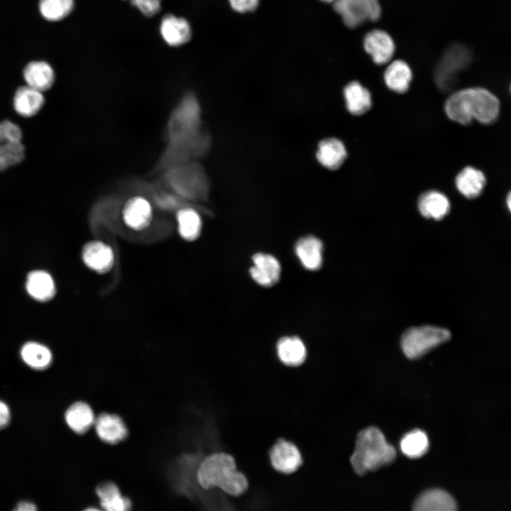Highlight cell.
<instances>
[{
  "label": "cell",
  "instance_id": "6da1fadb",
  "mask_svg": "<svg viewBox=\"0 0 511 511\" xmlns=\"http://www.w3.org/2000/svg\"><path fill=\"white\" fill-rule=\"evenodd\" d=\"M195 479L205 490L219 488L224 494L235 498L243 495L249 487L248 479L238 468L233 456L224 451L205 456L197 467Z\"/></svg>",
  "mask_w": 511,
  "mask_h": 511
},
{
  "label": "cell",
  "instance_id": "7a4b0ae2",
  "mask_svg": "<svg viewBox=\"0 0 511 511\" xmlns=\"http://www.w3.org/2000/svg\"><path fill=\"white\" fill-rule=\"evenodd\" d=\"M500 104L497 97L483 88H468L450 96L445 104L449 119L468 124L473 119L480 123H491L498 117Z\"/></svg>",
  "mask_w": 511,
  "mask_h": 511
},
{
  "label": "cell",
  "instance_id": "3957f363",
  "mask_svg": "<svg viewBox=\"0 0 511 511\" xmlns=\"http://www.w3.org/2000/svg\"><path fill=\"white\" fill-rule=\"evenodd\" d=\"M395 457V448L387 442L381 431L369 427L358 433L348 461L357 475L363 476L392 463Z\"/></svg>",
  "mask_w": 511,
  "mask_h": 511
},
{
  "label": "cell",
  "instance_id": "277c9868",
  "mask_svg": "<svg viewBox=\"0 0 511 511\" xmlns=\"http://www.w3.org/2000/svg\"><path fill=\"white\" fill-rule=\"evenodd\" d=\"M450 336L448 330L437 326L413 327L407 330L402 335L401 346L408 358L415 359L446 341Z\"/></svg>",
  "mask_w": 511,
  "mask_h": 511
},
{
  "label": "cell",
  "instance_id": "5b68a950",
  "mask_svg": "<svg viewBox=\"0 0 511 511\" xmlns=\"http://www.w3.org/2000/svg\"><path fill=\"white\" fill-rule=\"evenodd\" d=\"M471 51L463 45L450 46L439 61L434 79L437 86L442 90H449L456 84L458 75L471 63Z\"/></svg>",
  "mask_w": 511,
  "mask_h": 511
},
{
  "label": "cell",
  "instance_id": "8992f818",
  "mask_svg": "<svg viewBox=\"0 0 511 511\" xmlns=\"http://www.w3.org/2000/svg\"><path fill=\"white\" fill-rule=\"evenodd\" d=\"M19 126L10 120L0 121V172L24 159L25 148Z\"/></svg>",
  "mask_w": 511,
  "mask_h": 511
},
{
  "label": "cell",
  "instance_id": "52a82bcc",
  "mask_svg": "<svg viewBox=\"0 0 511 511\" xmlns=\"http://www.w3.org/2000/svg\"><path fill=\"white\" fill-rule=\"evenodd\" d=\"M334 8L345 25L351 28L375 21L381 16L378 0H336Z\"/></svg>",
  "mask_w": 511,
  "mask_h": 511
},
{
  "label": "cell",
  "instance_id": "ba28073f",
  "mask_svg": "<svg viewBox=\"0 0 511 511\" xmlns=\"http://www.w3.org/2000/svg\"><path fill=\"white\" fill-rule=\"evenodd\" d=\"M268 455L272 468L281 474H292L303 463V457L299 447L292 441L282 437L275 441Z\"/></svg>",
  "mask_w": 511,
  "mask_h": 511
},
{
  "label": "cell",
  "instance_id": "9c48e42d",
  "mask_svg": "<svg viewBox=\"0 0 511 511\" xmlns=\"http://www.w3.org/2000/svg\"><path fill=\"white\" fill-rule=\"evenodd\" d=\"M82 258L89 268L101 274L109 273L115 263L112 248L99 240L91 241L84 245Z\"/></svg>",
  "mask_w": 511,
  "mask_h": 511
},
{
  "label": "cell",
  "instance_id": "30bf717a",
  "mask_svg": "<svg viewBox=\"0 0 511 511\" xmlns=\"http://www.w3.org/2000/svg\"><path fill=\"white\" fill-rule=\"evenodd\" d=\"M96 434L103 442L115 445L125 440L128 429L122 417L114 412H101L95 417Z\"/></svg>",
  "mask_w": 511,
  "mask_h": 511
},
{
  "label": "cell",
  "instance_id": "8fae6325",
  "mask_svg": "<svg viewBox=\"0 0 511 511\" xmlns=\"http://www.w3.org/2000/svg\"><path fill=\"white\" fill-rule=\"evenodd\" d=\"M121 213L126 226L133 231L144 230L153 219L151 204L141 196L128 199L123 204Z\"/></svg>",
  "mask_w": 511,
  "mask_h": 511
},
{
  "label": "cell",
  "instance_id": "7c38bea8",
  "mask_svg": "<svg viewBox=\"0 0 511 511\" xmlns=\"http://www.w3.org/2000/svg\"><path fill=\"white\" fill-rule=\"evenodd\" d=\"M366 51L378 65L388 63L395 53V43L391 36L384 31L373 30L368 33L363 40Z\"/></svg>",
  "mask_w": 511,
  "mask_h": 511
},
{
  "label": "cell",
  "instance_id": "4fadbf2b",
  "mask_svg": "<svg viewBox=\"0 0 511 511\" xmlns=\"http://www.w3.org/2000/svg\"><path fill=\"white\" fill-rule=\"evenodd\" d=\"M253 265L250 269L252 278L259 285L270 287L280 278V265L272 255L258 253L253 256Z\"/></svg>",
  "mask_w": 511,
  "mask_h": 511
},
{
  "label": "cell",
  "instance_id": "5bb4252c",
  "mask_svg": "<svg viewBox=\"0 0 511 511\" xmlns=\"http://www.w3.org/2000/svg\"><path fill=\"white\" fill-rule=\"evenodd\" d=\"M276 353L280 363L288 368L301 366L307 356L304 344L297 336H285L279 339Z\"/></svg>",
  "mask_w": 511,
  "mask_h": 511
},
{
  "label": "cell",
  "instance_id": "9a60e30c",
  "mask_svg": "<svg viewBox=\"0 0 511 511\" xmlns=\"http://www.w3.org/2000/svg\"><path fill=\"white\" fill-rule=\"evenodd\" d=\"M346 156V147L338 138H326L318 144L316 152L317 160L328 170H338L344 163Z\"/></svg>",
  "mask_w": 511,
  "mask_h": 511
},
{
  "label": "cell",
  "instance_id": "2e32d148",
  "mask_svg": "<svg viewBox=\"0 0 511 511\" xmlns=\"http://www.w3.org/2000/svg\"><path fill=\"white\" fill-rule=\"evenodd\" d=\"M96 493L101 508L106 511H128L132 507L131 498L124 495L112 481L99 483L96 488Z\"/></svg>",
  "mask_w": 511,
  "mask_h": 511
},
{
  "label": "cell",
  "instance_id": "e0dca14e",
  "mask_svg": "<svg viewBox=\"0 0 511 511\" xmlns=\"http://www.w3.org/2000/svg\"><path fill=\"white\" fill-rule=\"evenodd\" d=\"M160 33L171 46H179L190 40L192 32L189 23L183 18L169 14L163 18Z\"/></svg>",
  "mask_w": 511,
  "mask_h": 511
},
{
  "label": "cell",
  "instance_id": "ac0fdd59",
  "mask_svg": "<svg viewBox=\"0 0 511 511\" xmlns=\"http://www.w3.org/2000/svg\"><path fill=\"white\" fill-rule=\"evenodd\" d=\"M26 288L30 296L40 302L51 300L56 292L52 276L42 270H33L28 274Z\"/></svg>",
  "mask_w": 511,
  "mask_h": 511
},
{
  "label": "cell",
  "instance_id": "d6986e66",
  "mask_svg": "<svg viewBox=\"0 0 511 511\" xmlns=\"http://www.w3.org/2000/svg\"><path fill=\"white\" fill-rule=\"evenodd\" d=\"M45 103L41 92L29 86L19 87L14 96L13 106L16 112L23 117H31L39 112Z\"/></svg>",
  "mask_w": 511,
  "mask_h": 511
},
{
  "label": "cell",
  "instance_id": "ffe728a7",
  "mask_svg": "<svg viewBox=\"0 0 511 511\" xmlns=\"http://www.w3.org/2000/svg\"><path fill=\"white\" fill-rule=\"evenodd\" d=\"M323 246L313 236L301 238L296 243L295 253L302 265L309 270H317L322 265Z\"/></svg>",
  "mask_w": 511,
  "mask_h": 511
},
{
  "label": "cell",
  "instance_id": "44dd1931",
  "mask_svg": "<svg viewBox=\"0 0 511 511\" xmlns=\"http://www.w3.org/2000/svg\"><path fill=\"white\" fill-rule=\"evenodd\" d=\"M413 510L417 511H454L456 510L454 499L446 491L432 489L422 493L415 501Z\"/></svg>",
  "mask_w": 511,
  "mask_h": 511
},
{
  "label": "cell",
  "instance_id": "7402d4cb",
  "mask_svg": "<svg viewBox=\"0 0 511 511\" xmlns=\"http://www.w3.org/2000/svg\"><path fill=\"white\" fill-rule=\"evenodd\" d=\"M23 77L28 86L43 92L53 86L55 74L48 63L34 61L28 63L25 67Z\"/></svg>",
  "mask_w": 511,
  "mask_h": 511
},
{
  "label": "cell",
  "instance_id": "603a6c76",
  "mask_svg": "<svg viewBox=\"0 0 511 511\" xmlns=\"http://www.w3.org/2000/svg\"><path fill=\"white\" fill-rule=\"evenodd\" d=\"M95 417L90 405L82 401L71 405L65 414L69 427L79 434L87 432L94 425Z\"/></svg>",
  "mask_w": 511,
  "mask_h": 511
},
{
  "label": "cell",
  "instance_id": "cb8c5ba5",
  "mask_svg": "<svg viewBox=\"0 0 511 511\" xmlns=\"http://www.w3.org/2000/svg\"><path fill=\"white\" fill-rule=\"evenodd\" d=\"M344 97L348 111L354 115L365 114L372 104L369 91L357 81L351 82L345 87Z\"/></svg>",
  "mask_w": 511,
  "mask_h": 511
},
{
  "label": "cell",
  "instance_id": "d4e9b609",
  "mask_svg": "<svg viewBox=\"0 0 511 511\" xmlns=\"http://www.w3.org/2000/svg\"><path fill=\"white\" fill-rule=\"evenodd\" d=\"M412 78V73L410 66L401 60L392 62L384 72V80L387 87L398 93L407 91Z\"/></svg>",
  "mask_w": 511,
  "mask_h": 511
},
{
  "label": "cell",
  "instance_id": "484cf974",
  "mask_svg": "<svg viewBox=\"0 0 511 511\" xmlns=\"http://www.w3.org/2000/svg\"><path fill=\"white\" fill-rule=\"evenodd\" d=\"M418 207L420 213L424 217L435 220L443 219L450 210L448 198L436 191L424 193L419 199Z\"/></svg>",
  "mask_w": 511,
  "mask_h": 511
},
{
  "label": "cell",
  "instance_id": "4316f807",
  "mask_svg": "<svg viewBox=\"0 0 511 511\" xmlns=\"http://www.w3.org/2000/svg\"><path fill=\"white\" fill-rule=\"evenodd\" d=\"M485 185L483 173L472 167L463 169L456 177L458 191L466 197L473 199L479 196Z\"/></svg>",
  "mask_w": 511,
  "mask_h": 511
},
{
  "label": "cell",
  "instance_id": "83f0119b",
  "mask_svg": "<svg viewBox=\"0 0 511 511\" xmlns=\"http://www.w3.org/2000/svg\"><path fill=\"white\" fill-rule=\"evenodd\" d=\"M177 230L182 238L187 241L197 239L202 232V221L199 213L192 208H182L176 214Z\"/></svg>",
  "mask_w": 511,
  "mask_h": 511
},
{
  "label": "cell",
  "instance_id": "f1b7e54d",
  "mask_svg": "<svg viewBox=\"0 0 511 511\" xmlns=\"http://www.w3.org/2000/svg\"><path fill=\"white\" fill-rule=\"evenodd\" d=\"M21 356L28 366L36 370L47 368L53 359L52 353L47 346L34 341L23 344Z\"/></svg>",
  "mask_w": 511,
  "mask_h": 511
},
{
  "label": "cell",
  "instance_id": "f546056e",
  "mask_svg": "<svg viewBox=\"0 0 511 511\" xmlns=\"http://www.w3.org/2000/svg\"><path fill=\"white\" fill-rule=\"evenodd\" d=\"M429 448L427 434L421 430H413L405 434L400 441L402 452L407 456L416 458L424 455Z\"/></svg>",
  "mask_w": 511,
  "mask_h": 511
},
{
  "label": "cell",
  "instance_id": "4dcf8cb0",
  "mask_svg": "<svg viewBox=\"0 0 511 511\" xmlns=\"http://www.w3.org/2000/svg\"><path fill=\"white\" fill-rule=\"evenodd\" d=\"M74 0H40L39 9L47 20L55 21L66 17L73 9Z\"/></svg>",
  "mask_w": 511,
  "mask_h": 511
},
{
  "label": "cell",
  "instance_id": "1f68e13d",
  "mask_svg": "<svg viewBox=\"0 0 511 511\" xmlns=\"http://www.w3.org/2000/svg\"><path fill=\"white\" fill-rule=\"evenodd\" d=\"M146 16L155 15L160 9L161 0H130Z\"/></svg>",
  "mask_w": 511,
  "mask_h": 511
},
{
  "label": "cell",
  "instance_id": "d6a6232c",
  "mask_svg": "<svg viewBox=\"0 0 511 511\" xmlns=\"http://www.w3.org/2000/svg\"><path fill=\"white\" fill-rule=\"evenodd\" d=\"M229 1L233 10L245 13L255 10L259 0H229Z\"/></svg>",
  "mask_w": 511,
  "mask_h": 511
},
{
  "label": "cell",
  "instance_id": "836d02e7",
  "mask_svg": "<svg viewBox=\"0 0 511 511\" xmlns=\"http://www.w3.org/2000/svg\"><path fill=\"white\" fill-rule=\"evenodd\" d=\"M10 410L6 403L0 400V429L5 427L9 422Z\"/></svg>",
  "mask_w": 511,
  "mask_h": 511
},
{
  "label": "cell",
  "instance_id": "e575fe53",
  "mask_svg": "<svg viewBox=\"0 0 511 511\" xmlns=\"http://www.w3.org/2000/svg\"><path fill=\"white\" fill-rule=\"evenodd\" d=\"M36 506L33 503L27 501H21L17 505L15 510L18 511H34L36 510Z\"/></svg>",
  "mask_w": 511,
  "mask_h": 511
},
{
  "label": "cell",
  "instance_id": "d590c367",
  "mask_svg": "<svg viewBox=\"0 0 511 511\" xmlns=\"http://www.w3.org/2000/svg\"><path fill=\"white\" fill-rule=\"evenodd\" d=\"M510 200H511L510 194H509L508 197H507V206H508L509 209H510V204H511Z\"/></svg>",
  "mask_w": 511,
  "mask_h": 511
},
{
  "label": "cell",
  "instance_id": "8d00e7d4",
  "mask_svg": "<svg viewBox=\"0 0 511 511\" xmlns=\"http://www.w3.org/2000/svg\"><path fill=\"white\" fill-rule=\"evenodd\" d=\"M324 2H334L336 0H322Z\"/></svg>",
  "mask_w": 511,
  "mask_h": 511
}]
</instances>
